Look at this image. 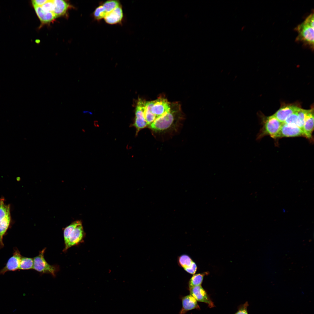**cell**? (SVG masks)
<instances>
[{
	"label": "cell",
	"mask_w": 314,
	"mask_h": 314,
	"mask_svg": "<svg viewBox=\"0 0 314 314\" xmlns=\"http://www.w3.org/2000/svg\"><path fill=\"white\" fill-rule=\"evenodd\" d=\"M35 12L42 23H48L56 18L53 13L44 10L41 7H34Z\"/></svg>",
	"instance_id": "9a60e30c"
},
{
	"label": "cell",
	"mask_w": 314,
	"mask_h": 314,
	"mask_svg": "<svg viewBox=\"0 0 314 314\" xmlns=\"http://www.w3.org/2000/svg\"><path fill=\"white\" fill-rule=\"evenodd\" d=\"M190 294L196 301L207 304L210 307L214 306L213 302L201 285L189 288Z\"/></svg>",
	"instance_id": "9c48e42d"
},
{
	"label": "cell",
	"mask_w": 314,
	"mask_h": 314,
	"mask_svg": "<svg viewBox=\"0 0 314 314\" xmlns=\"http://www.w3.org/2000/svg\"><path fill=\"white\" fill-rule=\"evenodd\" d=\"M53 1L55 8L53 13L55 18L65 14L69 6L68 3L63 0H54Z\"/></svg>",
	"instance_id": "2e32d148"
},
{
	"label": "cell",
	"mask_w": 314,
	"mask_h": 314,
	"mask_svg": "<svg viewBox=\"0 0 314 314\" xmlns=\"http://www.w3.org/2000/svg\"><path fill=\"white\" fill-rule=\"evenodd\" d=\"M11 216L9 215L0 221V247L3 245V238L8 229L11 221Z\"/></svg>",
	"instance_id": "e0dca14e"
},
{
	"label": "cell",
	"mask_w": 314,
	"mask_h": 314,
	"mask_svg": "<svg viewBox=\"0 0 314 314\" xmlns=\"http://www.w3.org/2000/svg\"><path fill=\"white\" fill-rule=\"evenodd\" d=\"M48 0H34L32 1V3L33 7L41 6Z\"/></svg>",
	"instance_id": "f1b7e54d"
},
{
	"label": "cell",
	"mask_w": 314,
	"mask_h": 314,
	"mask_svg": "<svg viewBox=\"0 0 314 314\" xmlns=\"http://www.w3.org/2000/svg\"><path fill=\"white\" fill-rule=\"evenodd\" d=\"M314 130L313 108L309 110L306 116L302 130L305 137L309 139L312 138V134Z\"/></svg>",
	"instance_id": "4fadbf2b"
},
{
	"label": "cell",
	"mask_w": 314,
	"mask_h": 314,
	"mask_svg": "<svg viewBox=\"0 0 314 314\" xmlns=\"http://www.w3.org/2000/svg\"><path fill=\"white\" fill-rule=\"evenodd\" d=\"M179 261V264L184 270L190 267L194 262L190 258L186 255H183L180 256Z\"/></svg>",
	"instance_id": "cb8c5ba5"
},
{
	"label": "cell",
	"mask_w": 314,
	"mask_h": 314,
	"mask_svg": "<svg viewBox=\"0 0 314 314\" xmlns=\"http://www.w3.org/2000/svg\"><path fill=\"white\" fill-rule=\"evenodd\" d=\"M248 306V303L247 302L245 303L240 308L235 314H248L247 309Z\"/></svg>",
	"instance_id": "4316f807"
},
{
	"label": "cell",
	"mask_w": 314,
	"mask_h": 314,
	"mask_svg": "<svg viewBox=\"0 0 314 314\" xmlns=\"http://www.w3.org/2000/svg\"><path fill=\"white\" fill-rule=\"evenodd\" d=\"M106 14L107 13L101 3L95 8L93 12L92 15L94 19L99 21L104 19Z\"/></svg>",
	"instance_id": "44dd1931"
},
{
	"label": "cell",
	"mask_w": 314,
	"mask_h": 314,
	"mask_svg": "<svg viewBox=\"0 0 314 314\" xmlns=\"http://www.w3.org/2000/svg\"><path fill=\"white\" fill-rule=\"evenodd\" d=\"M81 223V222L79 220L74 221L65 229L63 231V236L65 247L66 246L67 244L71 233L77 226Z\"/></svg>",
	"instance_id": "ac0fdd59"
},
{
	"label": "cell",
	"mask_w": 314,
	"mask_h": 314,
	"mask_svg": "<svg viewBox=\"0 0 314 314\" xmlns=\"http://www.w3.org/2000/svg\"><path fill=\"white\" fill-rule=\"evenodd\" d=\"M204 274H198L194 275L190 279L189 283V288L201 285L202 283Z\"/></svg>",
	"instance_id": "d4e9b609"
},
{
	"label": "cell",
	"mask_w": 314,
	"mask_h": 314,
	"mask_svg": "<svg viewBox=\"0 0 314 314\" xmlns=\"http://www.w3.org/2000/svg\"><path fill=\"white\" fill-rule=\"evenodd\" d=\"M314 17L313 11L294 29L298 33L295 41L301 43L303 46L312 51L314 50Z\"/></svg>",
	"instance_id": "7a4b0ae2"
},
{
	"label": "cell",
	"mask_w": 314,
	"mask_h": 314,
	"mask_svg": "<svg viewBox=\"0 0 314 314\" xmlns=\"http://www.w3.org/2000/svg\"><path fill=\"white\" fill-rule=\"evenodd\" d=\"M22 256L19 251L16 250L13 256L8 260L5 266L0 271V274H4L8 271L19 269Z\"/></svg>",
	"instance_id": "7c38bea8"
},
{
	"label": "cell",
	"mask_w": 314,
	"mask_h": 314,
	"mask_svg": "<svg viewBox=\"0 0 314 314\" xmlns=\"http://www.w3.org/2000/svg\"><path fill=\"white\" fill-rule=\"evenodd\" d=\"M183 117L179 103L177 102L171 103L169 111L156 119L148 127L155 133L165 132L175 128L183 119Z\"/></svg>",
	"instance_id": "6da1fadb"
},
{
	"label": "cell",
	"mask_w": 314,
	"mask_h": 314,
	"mask_svg": "<svg viewBox=\"0 0 314 314\" xmlns=\"http://www.w3.org/2000/svg\"><path fill=\"white\" fill-rule=\"evenodd\" d=\"M101 4L107 14L121 5L119 1L117 0H109L102 3Z\"/></svg>",
	"instance_id": "7402d4cb"
},
{
	"label": "cell",
	"mask_w": 314,
	"mask_h": 314,
	"mask_svg": "<svg viewBox=\"0 0 314 314\" xmlns=\"http://www.w3.org/2000/svg\"><path fill=\"white\" fill-rule=\"evenodd\" d=\"M261 119L262 126L257 135V139H259L266 135L276 138L283 123L273 115L269 116H263Z\"/></svg>",
	"instance_id": "3957f363"
},
{
	"label": "cell",
	"mask_w": 314,
	"mask_h": 314,
	"mask_svg": "<svg viewBox=\"0 0 314 314\" xmlns=\"http://www.w3.org/2000/svg\"><path fill=\"white\" fill-rule=\"evenodd\" d=\"M309 110H305L300 108L297 112L298 117L297 126L302 130L306 116Z\"/></svg>",
	"instance_id": "603a6c76"
},
{
	"label": "cell",
	"mask_w": 314,
	"mask_h": 314,
	"mask_svg": "<svg viewBox=\"0 0 314 314\" xmlns=\"http://www.w3.org/2000/svg\"><path fill=\"white\" fill-rule=\"evenodd\" d=\"M303 136L305 135L302 130L294 125L282 123L277 138Z\"/></svg>",
	"instance_id": "ba28073f"
},
{
	"label": "cell",
	"mask_w": 314,
	"mask_h": 314,
	"mask_svg": "<svg viewBox=\"0 0 314 314\" xmlns=\"http://www.w3.org/2000/svg\"><path fill=\"white\" fill-rule=\"evenodd\" d=\"M197 270V266L196 264L194 262L192 265L189 267L185 270L188 272L194 274L196 272Z\"/></svg>",
	"instance_id": "83f0119b"
},
{
	"label": "cell",
	"mask_w": 314,
	"mask_h": 314,
	"mask_svg": "<svg viewBox=\"0 0 314 314\" xmlns=\"http://www.w3.org/2000/svg\"><path fill=\"white\" fill-rule=\"evenodd\" d=\"M45 249L40 251L37 256L33 258V269L37 271L43 273H49L54 276L57 270L56 266L49 265L45 260L44 254Z\"/></svg>",
	"instance_id": "5b68a950"
},
{
	"label": "cell",
	"mask_w": 314,
	"mask_h": 314,
	"mask_svg": "<svg viewBox=\"0 0 314 314\" xmlns=\"http://www.w3.org/2000/svg\"><path fill=\"white\" fill-rule=\"evenodd\" d=\"M33 258L26 257H22L19 269L22 270L31 269H33Z\"/></svg>",
	"instance_id": "ffe728a7"
},
{
	"label": "cell",
	"mask_w": 314,
	"mask_h": 314,
	"mask_svg": "<svg viewBox=\"0 0 314 314\" xmlns=\"http://www.w3.org/2000/svg\"><path fill=\"white\" fill-rule=\"evenodd\" d=\"M182 307L180 314H185L189 310L194 309H199L197 301L191 295H188L182 299Z\"/></svg>",
	"instance_id": "5bb4252c"
},
{
	"label": "cell",
	"mask_w": 314,
	"mask_h": 314,
	"mask_svg": "<svg viewBox=\"0 0 314 314\" xmlns=\"http://www.w3.org/2000/svg\"><path fill=\"white\" fill-rule=\"evenodd\" d=\"M123 17V11L121 5L108 13L104 19L106 23L108 24H117L122 23Z\"/></svg>",
	"instance_id": "8fae6325"
},
{
	"label": "cell",
	"mask_w": 314,
	"mask_h": 314,
	"mask_svg": "<svg viewBox=\"0 0 314 314\" xmlns=\"http://www.w3.org/2000/svg\"><path fill=\"white\" fill-rule=\"evenodd\" d=\"M145 101L139 99L135 108V120L132 126L136 129V135L141 130L148 127L144 115Z\"/></svg>",
	"instance_id": "8992f818"
},
{
	"label": "cell",
	"mask_w": 314,
	"mask_h": 314,
	"mask_svg": "<svg viewBox=\"0 0 314 314\" xmlns=\"http://www.w3.org/2000/svg\"><path fill=\"white\" fill-rule=\"evenodd\" d=\"M41 7L44 10L53 13L55 8L53 0H48Z\"/></svg>",
	"instance_id": "484cf974"
},
{
	"label": "cell",
	"mask_w": 314,
	"mask_h": 314,
	"mask_svg": "<svg viewBox=\"0 0 314 314\" xmlns=\"http://www.w3.org/2000/svg\"><path fill=\"white\" fill-rule=\"evenodd\" d=\"M84 235L82 223L78 224L71 233L67 244L64 251H66L70 247L76 245L81 242Z\"/></svg>",
	"instance_id": "30bf717a"
},
{
	"label": "cell",
	"mask_w": 314,
	"mask_h": 314,
	"mask_svg": "<svg viewBox=\"0 0 314 314\" xmlns=\"http://www.w3.org/2000/svg\"><path fill=\"white\" fill-rule=\"evenodd\" d=\"M10 215V205L6 204L4 199L1 198L0 199V221Z\"/></svg>",
	"instance_id": "d6986e66"
},
{
	"label": "cell",
	"mask_w": 314,
	"mask_h": 314,
	"mask_svg": "<svg viewBox=\"0 0 314 314\" xmlns=\"http://www.w3.org/2000/svg\"><path fill=\"white\" fill-rule=\"evenodd\" d=\"M171 104L166 98L160 97L155 100L145 101V106L155 116L156 119L169 111Z\"/></svg>",
	"instance_id": "277c9868"
},
{
	"label": "cell",
	"mask_w": 314,
	"mask_h": 314,
	"mask_svg": "<svg viewBox=\"0 0 314 314\" xmlns=\"http://www.w3.org/2000/svg\"><path fill=\"white\" fill-rule=\"evenodd\" d=\"M300 108L299 105L295 103L283 104L273 115L280 122L283 123L289 116Z\"/></svg>",
	"instance_id": "52a82bcc"
}]
</instances>
